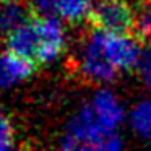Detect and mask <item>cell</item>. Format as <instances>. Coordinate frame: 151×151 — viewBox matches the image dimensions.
I'll return each mask as SVG.
<instances>
[{"label":"cell","instance_id":"3","mask_svg":"<svg viewBox=\"0 0 151 151\" xmlns=\"http://www.w3.org/2000/svg\"><path fill=\"white\" fill-rule=\"evenodd\" d=\"M37 28V49L34 59L39 63L50 65L57 62L65 52L67 47V31L63 20L54 15H42L36 21Z\"/></svg>","mask_w":151,"mask_h":151},{"label":"cell","instance_id":"2","mask_svg":"<svg viewBox=\"0 0 151 151\" xmlns=\"http://www.w3.org/2000/svg\"><path fill=\"white\" fill-rule=\"evenodd\" d=\"M78 70L88 81L96 85L112 83L119 70L107 60L99 42L98 31H91L78 50Z\"/></svg>","mask_w":151,"mask_h":151},{"label":"cell","instance_id":"10","mask_svg":"<svg viewBox=\"0 0 151 151\" xmlns=\"http://www.w3.org/2000/svg\"><path fill=\"white\" fill-rule=\"evenodd\" d=\"M93 7L94 0H59L55 13L60 20L76 24L91 18Z\"/></svg>","mask_w":151,"mask_h":151},{"label":"cell","instance_id":"14","mask_svg":"<svg viewBox=\"0 0 151 151\" xmlns=\"http://www.w3.org/2000/svg\"><path fill=\"white\" fill-rule=\"evenodd\" d=\"M137 68L140 72V76L143 80V83L148 86V89H151V44L141 50Z\"/></svg>","mask_w":151,"mask_h":151},{"label":"cell","instance_id":"5","mask_svg":"<svg viewBox=\"0 0 151 151\" xmlns=\"http://www.w3.org/2000/svg\"><path fill=\"white\" fill-rule=\"evenodd\" d=\"M91 20L104 31H124L135 24V13L127 0H98L94 2Z\"/></svg>","mask_w":151,"mask_h":151},{"label":"cell","instance_id":"1","mask_svg":"<svg viewBox=\"0 0 151 151\" xmlns=\"http://www.w3.org/2000/svg\"><path fill=\"white\" fill-rule=\"evenodd\" d=\"M63 150H106L117 151L124 148V141L117 132L109 133L96 119L91 106L85 104L68 122L60 137Z\"/></svg>","mask_w":151,"mask_h":151},{"label":"cell","instance_id":"6","mask_svg":"<svg viewBox=\"0 0 151 151\" xmlns=\"http://www.w3.org/2000/svg\"><path fill=\"white\" fill-rule=\"evenodd\" d=\"M33 73L34 63L31 57L20 55L8 49L0 52V93L10 91L28 81Z\"/></svg>","mask_w":151,"mask_h":151},{"label":"cell","instance_id":"8","mask_svg":"<svg viewBox=\"0 0 151 151\" xmlns=\"http://www.w3.org/2000/svg\"><path fill=\"white\" fill-rule=\"evenodd\" d=\"M5 44H7V49L12 50V52L33 59L36 55V49H37L36 21L34 23H28L26 21L21 26H18L15 31H12L5 37Z\"/></svg>","mask_w":151,"mask_h":151},{"label":"cell","instance_id":"9","mask_svg":"<svg viewBox=\"0 0 151 151\" xmlns=\"http://www.w3.org/2000/svg\"><path fill=\"white\" fill-rule=\"evenodd\" d=\"M28 21V8L18 0H0V37H7L12 31Z\"/></svg>","mask_w":151,"mask_h":151},{"label":"cell","instance_id":"13","mask_svg":"<svg viewBox=\"0 0 151 151\" xmlns=\"http://www.w3.org/2000/svg\"><path fill=\"white\" fill-rule=\"evenodd\" d=\"M135 29H137L138 36L145 37V39L151 41V2L145 4L143 7L138 10L135 15Z\"/></svg>","mask_w":151,"mask_h":151},{"label":"cell","instance_id":"15","mask_svg":"<svg viewBox=\"0 0 151 151\" xmlns=\"http://www.w3.org/2000/svg\"><path fill=\"white\" fill-rule=\"evenodd\" d=\"M57 2H59V0H28L31 10H34L36 13H39L41 17H42V15L55 13Z\"/></svg>","mask_w":151,"mask_h":151},{"label":"cell","instance_id":"7","mask_svg":"<svg viewBox=\"0 0 151 151\" xmlns=\"http://www.w3.org/2000/svg\"><path fill=\"white\" fill-rule=\"evenodd\" d=\"M89 106L106 132H117L125 119V109L114 93L109 89H99L94 93Z\"/></svg>","mask_w":151,"mask_h":151},{"label":"cell","instance_id":"12","mask_svg":"<svg viewBox=\"0 0 151 151\" xmlns=\"http://www.w3.org/2000/svg\"><path fill=\"white\" fill-rule=\"evenodd\" d=\"M15 146V127L12 119L0 109V151Z\"/></svg>","mask_w":151,"mask_h":151},{"label":"cell","instance_id":"11","mask_svg":"<svg viewBox=\"0 0 151 151\" xmlns=\"http://www.w3.org/2000/svg\"><path fill=\"white\" fill-rule=\"evenodd\" d=\"M128 124L138 137L151 140V98L143 99L132 107Z\"/></svg>","mask_w":151,"mask_h":151},{"label":"cell","instance_id":"4","mask_svg":"<svg viewBox=\"0 0 151 151\" xmlns=\"http://www.w3.org/2000/svg\"><path fill=\"white\" fill-rule=\"evenodd\" d=\"M96 31L102 52L117 70H130L138 65L143 49L133 36L127 34V31L117 33V31H104L101 28H96Z\"/></svg>","mask_w":151,"mask_h":151}]
</instances>
